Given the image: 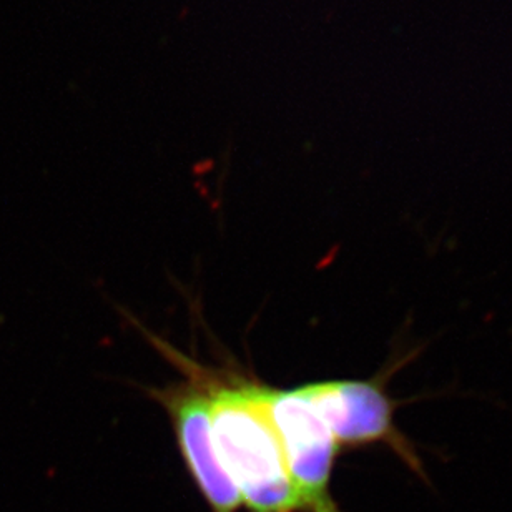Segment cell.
<instances>
[{
    "label": "cell",
    "mask_w": 512,
    "mask_h": 512,
    "mask_svg": "<svg viewBox=\"0 0 512 512\" xmlns=\"http://www.w3.org/2000/svg\"><path fill=\"white\" fill-rule=\"evenodd\" d=\"M265 399L303 512H343L331 494L341 448L325 418L301 386L266 384Z\"/></svg>",
    "instance_id": "277c9868"
},
{
    "label": "cell",
    "mask_w": 512,
    "mask_h": 512,
    "mask_svg": "<svg viewBox=\"0 0 512 512\" xmlns=\"http://www.w3.org/2000/svg\"><path fill=\"white\" fill-rule=\"evenodd\" d=\"M145 335L183 375L182 381L165 384L162 388H152L148 394L167 413L178 453L182 456L193 484L197 486L198 493L202 494L210 511L238 512V509L243 508L242 498L218 458L210 418V398L193 366L192 358L152 333L145 331Z\"/></svg>",
    "instance_id": "3957f363"
},
{
    "label": "cell",
    "mask_w": 512,
    "mask_h": 512,
    "mask_svg": "<svg viewBox=\"0 0 512 512\" xmlns=\"http://www.w3.org/2000/svg\"><path fill=\"white\" fill-rule=\"evenodd\" d=\"M414 353L389 360L368 380H326L301 384L306 396L325 418L341 451L383 446L393 451L418 478L428 479L413 441L396 426L394 414L401 406L391 398L388 383Z\"/></svg>",
    "instance_id": "7a4b0ae2"
},
{
    "label": "cell",
    "mask_w": 512,
    "mask_h": 512,
    "mask_svg": "<svg viewBox=\"0 0 512 512\" xmlns=\"http://www.w3.org/2000/svg\"><path fill=\"white\" fill-rule=\"evenodd\" d=\"M210 398L218 458L250 512H303L270 411L266 384L193 361Z\"/></svg>",
    "instance_id": "6da1fadb"
}]
</instances>
